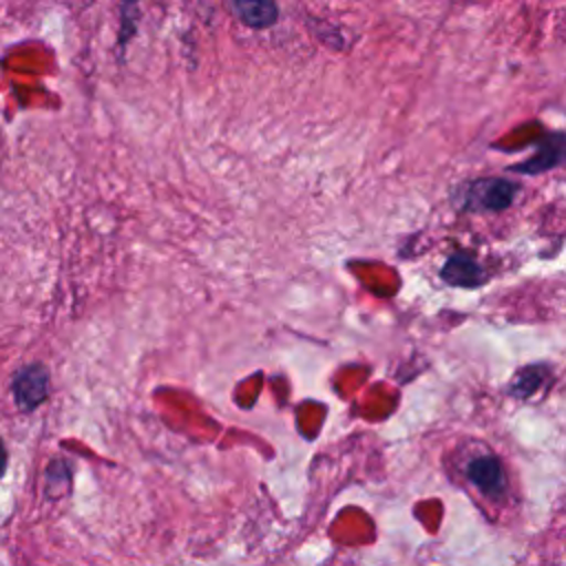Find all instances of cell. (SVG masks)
Returning <instances> with one entry per match:
<instances>
[{"mask_svg": "<svg viewBox=\"0 0 566 566\" xmlns=\"http://www.w3.org/2000/svg\"><path fill=\"white\" fill-rule=\"evenodd\" d=\"M520 186L511 179H478L471 181L462 192V206L469 210H504L513 203Z\"/></svg>", "mask_w": 566, "mask_h": 566, "instance_id": "cell-1", "label": "cell"}, {"mask_svg": "<svg viewBox=\"0 0 566 566\" xmlns=\"http://www.w3.org/2000/svg\"><path fill=\"white\" fill-rule=\"evenodd\" d=\"M11 394L22 411L38 409L49 396V369L40 363L20 367L11 380Z\"/></svg>", "mask_w": 566, "mask_h": 566, "instance_id": "cell-2", "label": "cell"}, {"mask_svg": "<svg viewBox=\"0 0 566 566\" xmlns=\"http://www.w3.org/2000/svg\"><path fill=\"white\" fill-rule=\"evenodd\" d=\"M469 482L486 497L500 500L506 493V475L495 455H478L467 464Z\"/></svg>", "mask_w": 566, "mask_h": 566, "instance_id": "cell-3", "label": "cell"}, {"mask_svg": "<svg viewBox=\"0 0 566 566\" xmlns=\"http://www.w3.org/2000/svg\"><path fill=\"white\" fill-rule=\"evenodd\" d=\"M440 276L449 285L475 287V285H480L484 281V270H482V265L473 256L458 252V254H451L444 261V265L440 270Z\"/></svg>", "mask_w": 566, "mask_h": 566, "instance_id": "cell-4", "label": "cell"}, {"mask_svg": "<svg viewBox=\"0 0 566 566\" xmlns=\"http://www.w3.org/2000/svg\"><path fill=\"white\" fill-rule=\"evenodd\" d=\"M562 157H564V137L559 133H555V135H548L539 142V150L531 159H526L524 164L513 166L511 170L526 172V175H539L544 170H551V168L559 166Z\"/></svg>", "mask_w": 566, "mask_h": 566, "instance_id": "cell-5", "label": "cell"}, {"mask_svg": "<svg viewBox=\"0 0 566 566\" xmlns=\"http://www.w3.org/2000/svg\"><path fill=\"white\" fill-rule=\"evenodd\" d=\"M230 9L243 24L252 29L272 27L279 18V7L270 0H234L230 2Z\"/></svg>", "mask_w": 566, "mask_h": 566, "instance_id": "cell-6", "label": "cell"}, {"mask_svg": "<svg viewBox=\"0 0 566 566\" xmlns=\"http://www.w3.org/2000/svg\"><path fill=\"white\" fill-rule=\"evenodd\" d=\"M544 378H546L544 367H539V365L524 367V369H520V371L515 374V378H513V382H511V394L517 396V398H526V396H531L535 389L542 387Z\"/></svg>", "mask_w": 566, "mask_h": 566, "instance_id": "cell-7", "label": "cell"}, {"mask_svg": "<svg viewBox=\"0 0 566 566\" xmlns=\"http://www.w3.org/2000/svg\"><path fill=\"white\" fill-rule=\"evenodd\" d=\"M7 462H9V455H7L4 442H2V438H0V478H2L4 471H7Z\"/></svg>", "mask_w": 566, "mask_h": 566, "instance_id": "cell-8", "label": "cell"}, {"mask_svg": "<svg viewBox=\"0 0 566 566\" xmlns=\"http://www.w3.org/2000/svg\"><path fill=\"white\" fill-rule=\"evenodd\" d=\"M135 18H137V15H124V24H128V22H135ZM130 33H133L130 29H124V31H122V42H126V40L130 38Z\"/></svg>", "mask_w": 566, "mask_h": 566, "instance_id": "cell-9", "label": "cell"}]
</instances>
